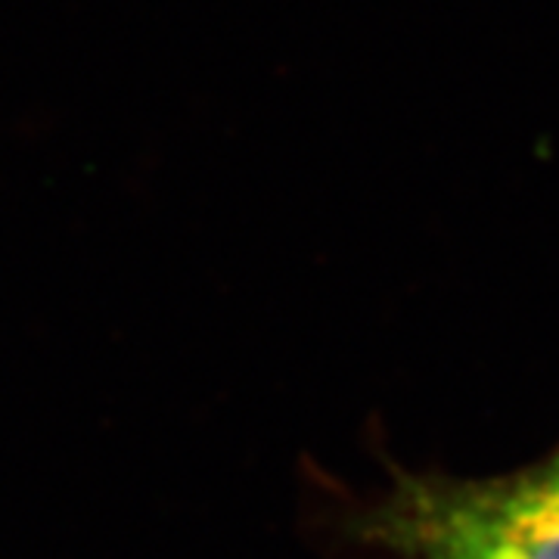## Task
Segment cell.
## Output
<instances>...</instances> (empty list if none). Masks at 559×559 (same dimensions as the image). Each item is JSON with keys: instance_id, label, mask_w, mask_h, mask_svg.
<instances>
[{"instance_id": "obj_1", "label": "cell", "mask_w": 559, "mask_h": 559, "mask_svg": "<svg viewBox=\"0 0 559 559\" xmlns=\"http://www.w3.org/2000/svg\"><path fill=\"white\" fill-rule=\"evenodd\" d=\"M340 507V538L380 559H559V441L498 476L401 469Z\"/></svg>"}]
</instances>
